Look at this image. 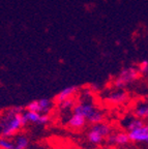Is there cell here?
Masks as SVG:
<instances>
[{
    "label": "cell",
    "mask_w": 148,
    "mask_h": 149,
    "mask_svg": "<svg viewBox=\"0 0 148 149\" xmlns=\"http://www.w3.org/2000/svg\"><path fill=\"white\" fill-rule=\"evenodd\" d=\"M134 116L143 121L148 119V102H139L135 106Z\"/></svg>",
    "instance_id": "7c38bea8"
},
{
    "label": "cell",
    "mask_w": 148,
    "mask_h": 149,
    "mask_svg": "<svg viewBox=\"0 0 148 149\" xmlns=\"http://www.w3.org/2000/svg\"><path fill=\"white\" fill-rule=\"evenodd\" d=\"M86 123H87V121H86L85 118H83V117L78 114H75V113H73V115L68 118V120H67V125H68V127H71L72 130H76L83 128L84 126L86 125Z\"/></svg>",
    "instance_id": "8fae6325"
},
{
    "label": "cell",
    "mask_w": 148,
    "mask_h": 149,
    "mask_svg": "<svg viewBox=\"0 0 148 149\" xmlns=\"http://www.w3.org/2000/svg\"><path fill=\"white\" fill-rule=\"evenodd\" d=\"M24 111L15 107L0 114V137L14 138L26 125Z\"/></svg>",
    "instance_id": "6da1fadb"
},
{
    "label": "cell",
    "mask_w": 148,
    "mask_h": 149,
    "mask_svg": "<svg viewBox=\"0 0 148 149\" xmlns=\"http://www.w3.org/2000/svg\"><path fill=\"white\" fill-rule=\"evenodd\" d=\"M144 123H145V122H144L143 120L137 118L134 115H128V116L124 117L122 120V125H123V127L126 130L127 133L133 130H136V128H138L139 126L143 125Z\"/></svg>",
    "instance_id": "30bf717a"
},
{
    "label": "cell",
    "mask_w": 148,
    "mask_h": 149,
    "mask_svg": "<svg viewBox=\"0 0 148 149\" xmlns=\"http://www.w3.org/2000/svg\"><path fill=\"white\" fill-rule=\"evenodd\" d=\"M24 118L26 120V123H31L34 125H45L50 121L48 115H42L30 111L24 112Z\"/></svg>",
    "instance_id": "52a82bcc"
},
{
    "label": "cell",
    "mask_w": 148,
    "mask_h": 149,
    "mask_svg": "<svg viewBox=\"0 0 148 149\" xmlns=\"http://www.w3.org/2000/svg\"><path fill=\"white\" fill-rule=\"evenodd\" d=\"M54 108V102L50 98H39L32 100L26 106V111L35 112L42 115H48Z\"/></svg>",
    "instance_id": "277c9868"
},
{
    "label": "cell",
    "mask_w": 148,
    "mask_h": 149,
    "mask_svg": "<svg viewBox=\"0 0 148 149\" xmlns=\"http://www.w3.org/2000/svg\"><path fill=\"white\" fill-rule=\"evenodd\" d=\"M76 100L74 98H68V100H65L63 102H57L58 108L61 110V111H68V110H73L76 105Z\"/></svg>",
    "instance_id": "2e32d148"
},
{
    "label": "cell",
    "mask_w": 148,
    "mask_h": 149,
    "mask_svg": "<svg viewBox=\"0 0 148 149\" xmlns=\"http://www.w3.org/2000/svg\"><path fill=\"white\" fill-rule=\"evenodd\" d=\"M92 130H94L95 132L100 134L104 139H107L112 133H113V130H112V126L108 123H105V122H101V123L92 124L91 126Z\"/></svg>",
    "instance_id": "4fadbf2b"
},
{
    "label": "cell",
    "mask_w": 148,
    "mask_h": 149,
    "mask_svg": "<svg viewBox=\"0 0 148 149\" xmlns=\"http://www.w3.org/2000/svg\"><path fill=\"white\" fill-rule=\"evenodd\" d=\"M0 149H14L13 138L0 137Z\"/></svg>",
    "instance_id": "e0dca14e"
},
{
    "label": "cell",
    "mask_w": 148,
    "mask_h": 149,
    "mask_svg": "<svg viewBox=\"0 0 148 149\" xmlns=\"http://www.w3.org/2000/svg\"><path fill=\"white\" fill-rule=\"evenodd\" d=\"M73 112L86 119L87 122L92 124L104 122L105 114L102 110L97 109L95 105L89 100H81L76 102Z\"/></svg>",
    "instance_id": "7a4b0ae2"
},
{
    "label": "cell",
    "mask_w": 148,
    "mask_h": 149,
    "mask_svg": "<svg viewBox=\"0 0 148 149\" xmlns=\"http://www.w3.org/2000/svg\"><path fill=\"white\" fill-rule=\"evenodd\" d=\"M146 144H147V145H148V142H147V143H146Z\"/></svg>",
    "instance_id": "d6986e66"
},
{
    "label": "cell",
    "mask_w": 148,
    "mask_h": 149,
    "mask_svg": "<svg viewBox=\"0 0 148 149\" xmlns=\"http://www.w3.org/2000/svg\"><path fill=\"white\" fill-rule=\"evenodd\" d=\"M107 142L108 144L111 145H117V146H125L130 141V137L128 134L124 133V132H118V133H112L109 137L107 138Z\"/></svg>",
    "instance_id": "ba28073f"
},
{
    "label": "cell",
    "mask_w": 148,
    "mask_h": 149,
    "mask_svg": "<svg viewBox=\"0 0 148 149\" xmlns=\"http://www.w3.org/2000/svg\"><path fill=\"white\" fill-rule=\"evenodd\" d=\"M108 104L113 106L123 105L128 100V93L123 89H116V90L110 92L105 98Z\"/></svg>",
    "instance_id": "5b68a950"
},
{
    "label": "cell",
    "mask_w": 148,
    "mask_h": 149,
    "mask_svg": "<svg viewBox=\"0 0 148 149\" xmlns=\"http://www.w3.org/2000/svg\"><path fill=\"white\" fill-rule=\"evenodd\" d=\"M140 76V72L138 68L135 66H128V68H124L123 70H120V72L118 74L116 79L114 80L113 84L114 87L117 89H123L126 87L127 85L132 84L133 82L136 81Z\"/></svg>",
    "instance_id": "3957f363"
},
{
    "label": "cell",
    "mask_w": 148,
    "mask_h": 149,
    "mask_svg": "<svg viewBox=\"0 0 148 149\" xmlns=\"http://www.w3.org/2000/svg\"><path fill=\"white\" fill-rule=\"evenodd\" d=\"M14 149H28L29 147V139L24 134H18L13 138Z\"/></svg>",
    "instance_id": "5bb4252c"
},
{
    "label": "cell",
    "mask_w": 148,
    "mask_h": 149,
    "mask_svg": "<svg viewBox=\"0 0 148 149\" xmlns=\"http://www.w3.org/2000/svg\"><path fill=\"white\" fill-rule=\"evenodd\" d=\"M130 141L135 143H147L148 142V124L144 123L136 130L128 132Z\"/></svg>",
    "instance_id": "8992f818"
},
{
    "label": "cell",
    "mask_w": 148,
    "mask_h": 149,
    "mask_svg": "<svg viewBox=\"0 0 148 149\" xmlns=\"http://www.w3.org/2000/svg\"><path fill=\"white\" fill-rule=\"evenodd\" d=\"M79 91V88L78 86H67V87H64L62 90H60V92L57 93V95H56L55 100L57 102H63L65 100H68V98H74L75 95H76L77 93Z\"/></svg>",
    "instance_id": "9c48e42d"
},
{
    "label": "cell",
    "mask_w": 148,
    "mask_h": 149,
    "mask_svg": "<svg viewBox=\"0 0 148 149\" xmlns=\"http://www.w3.org/2000/svg\"><path fill=\"white\" fill-rule=\"evenodd\" d=\"M138 70H139L140 74H148V60H143L139 63V65L137 66Z\"/></svg>",
    "instance_id": "ac0fdd59"
},
{
    "label": "cell",
    "mask_w": 148,
    "mask_h": 149,
    "mask_svg": "<svg viewBox=\"0 0 148 149\" xmlns=\"http://www.w3.org/2000/svg\"><path fill=\"white\" fill-rule=\"evenodd\" d=\"M87 140L91 143V144H94V145L102 144V143L105 141L104 138L97 133V132H95L94 130H92L91 127L87 133Z\"/></svg>",
    "instance_id": "9a60e30c"
}]
</instances>
